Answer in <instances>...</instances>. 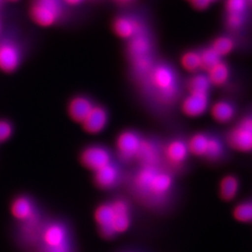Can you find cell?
Masks as SVG:
<instances>
[{"label":"cell","mask_w":252,"mask_h":252,"mask_svg":"<svg viewBox=\"0 0 252 252\" xmlns=\"http://www.w3.org/2000/svg\"><path fill=\"white\" fill-rule=\"evenodd\" d=\"M131 193L138 203L157 213L170 208L175 197V173L165 165H138L130 179Z\"/></svg>","instance_id":"1"},{"label":"cell","mask_w":252,"mask_h":252,"mask_svg":"<svg viewBox=\"0 0 252 252\" xmlns=\"http://www.w3.org/2000/svg\"><path fill=\"white\" fill-rule=\"evenodd\" d=\"M138 84L148 102L160 112L172 111L185 95V80L167 62L157 60Z\"/></svg>","instance_id":"2"},{"label":"cell","mask_w":252,"mask_h":252,"mask_svg":"<svg viewBox=\"0 0 252 252\" xmlns=\"http://www.w3.org/2000/svg\"><path fill=\"white\" fill-rule=\"evenodd\" d=\"M94 219L100 237L105 240H114L129 230L132 225L130 202L122 196L102 202L95 208Z\"/></svg>","instance_id":"3"},{"label":"cell","mask_w":252,"mask_h":252,"mask_svg":"<svg viewBox=\"0 0 252 252\" xmlns=\"http://www.w3.org/2000/svg\"><path fill=\"white\" fill-rule=\"evenodd\" d=\"M35 252H78L73 227L66 219L49 217Z\"/></svg>","instance_id":"4"},{"label":"cell","mask_w":252,"mask_h":252,"mask_svg":"<svg viewBox=\"0 0 252 252\" xmlns=\"http://www.w3.org/2000/svg\"><path fill=\"white\" fill-rule=\"evenodd\" d=\"M126 54L130 63L133 77L139 82L157 62L154 42L147 27L128 39Z\"/></svg>","instance_id":"5"},{"label":"cell","mask_w":252,"mask_h":252,"mask_svg":"<svg viewBox=\"0 0 252 252\" xmlns=\"http://www.w3.org/2000/svg\"><path fill=\"white\" fill-rule=\"evenodd\" d=\"M49 217L41 208L27 220L15 222L12 238L15 246L21 252H35L42 231Z\"/></svg>","instance_id":"6"},{"label":"cell","mask_w":252,"mask_h":252,"mask_svg":"<svg viewBox=\"0 0 252 252\" xmlns=\"http://www.w3.org/2000/svg\"><path fill=\"white\" fill-rule=\"evenodd\" d=\"M223 136L229 150L252 154V107L237 117Z\"/></svg>","instance_id":"7"},{"label":"cell","mask_w":252,"mask_h":252,"mask_svg":"<svg viewBox=\"0 0 252 252\" xmlns=\"http://www.w3.org/2000/svg\"><path fill=\"white\" fill-rule=\"evenodd\" d=\"M189 156L187 138L177 136L163 143V164L175 174L185 167Z\"/></svg>","instance_id":"8"},{"label":"cell","mask_w":252,"mask_h":252,"mask_svg":"<svg viewBox=\"0 0 252 252\" xmlns=\"http://www.w3.org/2000/svg\"><path fill=\"white\" fill-rule=\"evenodd\" d=\"M63 7L60 0H34L30 9L32 21L42 27H50L61 19Z\"/></svg>","instance_id":"9"},{"label":"cell","mask_w":252,"mask_h":252,"mask_svg":"<svg viewBox=\"0 0 252 252\" xmlns=\"http://www.w3.org/2000/svg\"><path fill=\"white\" fill-rule=\"evenodd\" d=\"M143 136L133 129H126L119 133L116 141L118 160L121 162L130 163L135 160Z\"/></svg>","instance_id":"10"},{"label":"cell","mask_w":252,"mask_h":252,"mask_svg":"<svg viewBox=\"0 0 252 252\" xmlns=\"http://www.w3.org/2000/svg\"><path fill=\"white\" fill-rule=\"evenodd\" d=\"M113 160L111 151L106 146H86L80 154V162L87 170L95 172Z\"/></svg>","instance_id":"11"},{"label":"cell","mask_w":252,"mask_h":252,"mask_svg":"<svg viewBox=\"0 0 252 252\" xmlns=\"http://www.w3.org/2000/svg\"><path fill=\"white\" fill-rule=\"evenodd\" d=\"M163 143L154 137H143L136 155L138 165H161Z\"/></svg>","instance_id":"12"},{"label":"cell","mask_w":252,"mask_h":252,"mask_svg":"<svg viewBox=\"0 0 252 252\" xmlns=\"http://www.w3.org/2000/svg\"><path fill=\"white\" fill-rule=\"evenodd\" d=\"M210 97L211 93H186L180 100V110L187 117H201L210 108Z\"/></svg>","instance_id":"13"},{"label":"cell","mask_w":252,"mask_h":252,"mask_svg":"<svg viewBox=\"0 0 252 252\" xmlns=\"http://www.w3.org/2000/svg\"><path fill=\"white\" fill-rule=\"evenodd\" d=\"M122 180V169L114 160L94 172V184L96 187L104 191L117 187Z\"/></svg>","instance_id":"14"},{"label":"cell","mask_w":252,"mask_h":252,"mask_svg":"<svg viewBox=\"0 0 252 252\" xmlns=\"http://www.w3.org/2000/svg\"><path fill=\"white\" fill-rule=\"evenodd\" d=\"M41 209L35 200L27 194L15 196L10 204V212L15 222L27 220Z\"/></svg>","instance_id":"15"},{"label":"cell","mask_w":252,"mask_h":252,"mask_svg":"<svg viewBox=\"0 0 252 252\" xmlns=\"http://www.w3.org/2000/svg\"><path fill=\"white\" fill-rule=\"evenodd\" d=\"M145 24L138 17L132 15H121L116 17L112 23V30L115 34L121 39H128L135 36L145 29Z\"/></svg>","instance_id":"16"},{"label":"cell","mask_w":252,"mask_h":252,"mask_svg":"<svg viewBox=\"0 0 252 252\" xmlns=\"http://www.w3.org/2000/svg\"><path fill=\"white\" fill-rule=\"evenodd\" d=\"M22 61L19 46L11 40L0 42V70L5 73L14 72Z\"/></svg>","instance_id":"17"},{"label":"cell","mask_w":252,"mask_h":252,"mask_svg":"<svg viewBox=\"0 0 252 252\" xmlns=\"http://www.w3.org/2000/svg\"><path fill=\"white\" fill-rule=\"evenodd\" d=\"M228 150L229 149L226 144L223 136L210 131L207 149L202 159L211 164L223 162V160L228 158Z\"/></svg>","instance_id":"18"},{"label":"cell","mask_w":252,"mask_h":252,"mask_svg":"<svg viewBox=\"0 0 252 252\" xmlns=\"http://www.w3.org/2000/svg\"><path fill=\"white\" fill-rule=\"evenodd\" d=\"M109 121V114L107 108L102 105L95 104L81 123L83 129L90 134H97L102 133L107 127Z\"/></svg>","instance_id":"19"},{"label":"cell","mask_w":252,"mask_h":252,"mask_svg":"<svg viewBox=\"0 0 252 252\" xmlns=\"http://www.w3.org/2000/svg\"><path fill=\"white\" fill-rule=\"evenodd\" d=\"M212 119L220 124H228L238 117V107L230 99H220L210 106Z\"/></svg>","instance_id":"20"},{"label":"cell","mask_w":252,"mask_h":252,"mask_svg":"<svg viewBox=\"0 0 252 252\" xmlns=\"http://www.w3.org/2000/svg\"><path fill=\"white\" fill-rule=\"evenodd\" d=\"M94 105V101L86 95H76L68 102V116L73 122L81 125Z\"/></svg>","instance_id":"21"},{"label":"cell","mask_w":252,"mask_h":252,"mask_svg":"<svg viewBox=\"0 0 252 252\" xmlns=\"http://www.w3.org/2000/svg\"><path fill=\"white\" fill-rule=\"evenodd\" d=\"M241 182L238 175L234 174H228L219 182V198L223 202H231L238 196L240 190Z\"/></svg>","instance_id":"22"},{"label":"cell","mask_w":252,"mask_h":252,"mask_svg":"<svg viewBox=\"0 0 252 252\" xmlns=\"http://www.w3.org/2000/svg\"><path fill=\"white\" fill-rule=\"evenodd\" d=\"M212 88H223L231 79V68L227 62L222 59L206 73Z\"/></svg>","instance_id":"23"},{"label":"cell","mask_w":252,"mask_h":252,"mask_svg":"<svg viewBox=\"0 0 252 252\" xmlns=\"http://www.w3.org/2000/svg\"><path fill=\"white\" fill-rule=\"evenodd\" d=\"M208 139L209 132L206 131L192 133L187 138L188 148L190 155L202 159L206 154Z\"/></svg>","instance_id":"24"},{"label":"cell","mask_w":252,"mask_h":252,"mask_svg":"<svg viewBox=\"0 0 252 252\" xmlns=\"http://www.w3.org/2000/svg\"><path fill=\"white\" fill-rule=\"evenodd\" d=\"M211 89L207 75L202 71L191 74L185 80V93H211Z\"/></svg>","instance_id":"25"},{"label":"cell","mask_w":252,"mask_h":252,"mask_svg":"<svg viewBox=\"0 0 252 252\" xmlns=\"http://www.w3.org/2000/svg\"><path fill=\"white\" fill-rule=\"evenodd\" d=\"M209 45L219 56L223 59L234 50L236 41L230 34H221L216 37Z\"/></svg>","instance_id":"26"},{"label":"cell","mask_w":252,"mask_h":252,"mask_svg":"<svg viewBox=\"0 0 252 252\" xmlns=\"http://www.w3.org/2000/svg\"><path fill=\"white\" fill-rule=\"evenodd\" d=\"M232 217L240 223H252V198L239 201L232 209Z\"/></svg>","instance_id":"27"},{"label":"cell","mask_w":252,"mask_h":252,"mask_svg":"<svg viewBox=\"0 0 252 252\" xmlns=\"http://www.w3.org/2000/svg\"><path fill=\"white\" fill-rule=\"evenodd\" d=\"M180 64L190 74L201 71V59L198 49H189L180 57Z\"/></svg>","instance_id":"28"},{"label":"cell","mask_w":252,"mask_h":252,"mask_svg":"<svg viewBox=\"0 0 252 252\" xmlns=\"http://www.w3.org/2000/svg\"><path fill=\"white\" fill-rule=\"evenodd\" d=\"M198 50L201 59V71L202 72H207L214 65H216L223 59L211 49L210 45L198 49Z\"/></svg>","instance_id":"29"},{"label":"cell","mask_w":252,"mask_h":252,"mask_svg":"<svg viewBox=\"0 0 252 252\" xmlns=\"http://www.w3.org/2000/svg\"><path fill=\"white\" fill-rule=\"evenodd\" d=\"M248 7L246 0H225L224 14H245Z\"/></svg>","instance_id":"30"},{"label":"cell","mask_w":252,"mask_h":252,"mask_svg":"<svg viewBox=\"0 0 252 252\" xmlns=\"http://www.w3.org/2000/svg\"><path fill=\"white\" fill-rule=\"evenodd\" d=\"M12 125L7 121H0V143L7 140L12 134Z\"/></svg>","instance_id":"31"},{"label":"cell","mask_w":252,"mask_h":252,"mask_svg":"<svg viewBox=\"0 0 252 252\" xmlns=\"http://www.w3.org/2000/svg\"><path fill=\"white\" fill-rule=\"evenodd\" d=\"M65 3L69 5H78L82 2L84 0H63Z\"/></svg>","instance_id":"32"},{"label":"cell","mask_w":252,"mask_h":252,"mask_svg":"<svg viewBox=\"0 0 252 252\" xmlns=\"http://www.w3.org/2000/svg\"><path fill=\"white\" fill-rule=\"evenodd\" d=\"M116 2H119V3H123V4H126V3H128V2H130L133 1V0H115Z\"/></svg>","instance_id":"33"},{"label":"cell","mask_w":252,"mask_h":252,"mask_svg":"<svg viewBox=\"0 0 252 252\" xmlns=\"http://www.w3.org/2000/svg\"><path fill=\"white\" fill-rule=\"evenodd\" d=\"M17 0H0V3L2 2H16Z\"/></svg>","instance_id":"34"},{"label":"cell","mask_w":252,"mask_h":252,"mask_svg":"<svg viewBox=\"0 0 252 252\" xmlns=\"http://www.w3.org/2000/svg\"><path fill=\"white\" fill-rule=\"evenodd\" d=\"M247 2H248V6L249 7H252V0H246Z\"/></svg>","instance_id":"35"},{"label":"cell","mask_w":252,"mask_h":252,"mask_svg":"<svg viewBox=\"0 0 252 252\" xmlns=\"http://www.w3.org/2000/svg\"><path fill=\"white\" fill-rule=\"evenodd\" d=\"M138 252V251H131V250H128V251H122V252Z\"/></svg>","instance_id":"36"},{"label":"cell","mask_w":252,"mask_h":252,"mask_svg":"<svg viewBox=\"0 0 252 252\" xmlns=\"http://www.w3.org/2000/svg\"><path fill=\"white\" fill-rule=\"evenodd\" d=\"M188 1H189H189H190V0H188Z\"/></svg>","instance_id":"37"}]
</instances>
